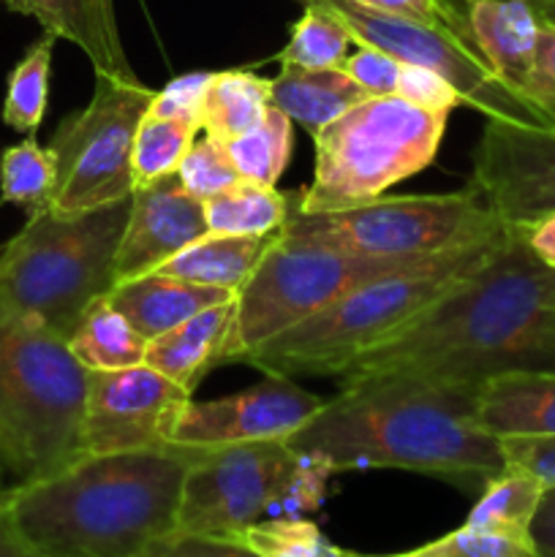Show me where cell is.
Wrapping results in <instances>:
<instances>
[{
    "label": "cell",
    "instance_id": "cell-1",
    "mask_svg": "<svg viewBox=\"0 0 555 557\" xmlns=\"http://www.w3.org/2000/svg\"><path fill=\"white\" fill-rule=\"evenodd\" d=\"M509 370H555V270L520 232L343 379L406 373L482 389Z\"/></svg>",
    "mask_w": 555,
    "mask_h": 557
},
{
    "label": "cell",
    "instance_id": "cell-2",
    "mask_svg": "<svg viewBox=\"0 0 555 557\" xmlns=\"http://www.w3.org/2000/svg\"><path fill=\"white\" fill-rule=\"evenodd\" d=\"M286 446L335 473L400 468L457 487H484L506 468L501 438L479 422V389L406 373L343 379Z\"/></svg>",
    "mask_w": 555,
    "mask_h": 557
},
{
    "label": "cell",
    "instance_id": "cell-3",
    "mask_svg": "<svg viewBox=\"0 0 555 557\" xmlns=\"http://www.w3.org/2000/svg\"><path fill=\"white\" fill-rule=\"evenodd\" d=\"M194 449L85 455L52 476L9 490L11 531L44 557H147L177 531Z\"/></svg>",
    "mask_w": 555,
    "mask_h": 557
},
{
    "label": "cell",
    "instance_id": "cell-4",
    "mask_svg": "<svg viewBox=\"0 0 555 557\" xmlns=\"http://www.w3.org/2000/svg\"><path fill=\"white\" fill-rule=\"evenodd\" d=\"M87 370L69 341L0 308V482L52 476L85 457Z\"/></svg>",
    "mask_w": 555,
    "mask_h": 557
},
{
    "label": "cell",
    "instance_id": "cell-5",
    "mask_svg": "<svg viewBox=\"0 0 555 557\" xmlns=\"http://www.w3.org/2000/svg\"><path fill=\"white\" fill-rule=\"evenodd\" d=\"M131 199L79 215L30 212L0 248V308L69 341L85 310L114 286V253Z\"/></svg>",
    "mask_w": 555,
    "mask_h": 557
},
{
    "label": "cell",
    "instance_id": "cell-6",
    "mask_svg": "<svg viewBox=\"0 0 555 557\" xmlns=\"http://www.w3.org/2000/svg\"><path fill=\"white\" fill-rule=\"evenodd\" d=\"M509 232L493 243L462 250L446 264L357 288L348 297L332 302L330 308L267 341L264 346L248 354L245 362L259 368L264 375H286V379L343 375L359 357L406 330L457 281L482 267L509 237Z\"/></svg>",
    "mask_w": 555,
    "mask_h": 557
},
{
    "label": "cell",
    "instance_id": "cell-7",
    "mask_svg": "<svg viewBox=\"0 0 555 557\" xmlns=\"http://www.w3.org/2000/svg\"><path fill=\"white\" fill-rule=\"evenodd\" d=\"M449 112L400 96L365 98L313 136V180L292 212H335L379 199L435 161Z\"/></svg>",
    "mask_w": 555,
    "mask_h": 557
},
{
    "label": "cell",
    "instance_id": "cell-8",
    "mask_svg": "<svg viewBox=\"0 0 555 557\" xmlns=\"http://www.w3.org/2000/svg\"><path fill=\"white\" fill-rule=\"evenodd\" d=\"M509 232L477 188L435 196H379L335 212H292L278 239L354 256L424 259L493 243Z\"/></svg>",
    "mask_w": 555,
    "mask_h": 557
},
{
    "label": "cell",
    "instance_id": "cell-9",
    "mask_svg": "<svg viewBox=\"0 0 555 557\" xmlns=\"http://www.w3.org/2000/svg\"><path fill=\"white\" fill-rule=\"evenodd\" d=\"M457 253L462 250L424 259H390L286 245L275 239L250 281L237 292V315L226 343V362H245V357L267 341L330 308L357 288L446 264Z\"/></svg>",
    "mask_w": 555,
    "mask_h": 557
},
{
    "label": "cell",
    "instance_id": "cell-10",
    "mask_svg": "<svg viewBox=\"0 0 555 557\" xmlns=\"http://www.w3.org/2000/svg\"><path fill=\"white\" fill-rule=\"evenodd\" d=\"M156 90L136 82L96 76V92L54 131V190L49 210L79 215L134 194V139Z\"/></svg>",
    "mask_w": 555,
    "mask_h": 557
},
{
    "label": "cell",
    "instance_id": "cell-11",
    "mask_svg": "<svg viewBox=\"0 0 555 557\" xmlns=\"http://www.w3.org/2000/svg\"><path fill=\"white\" fill-rule=\"evenodd\" d=\"M299 466L303 455L286 441L194 449L174 533L229 539L264 517H278Z\"/></svg>",
    "mask_w": 555,
    "mask_h": 557
},
{
    "label": "cell",
    "instance_id": "cell-12",
    "mask_svg": "<svg viewBox=\"0 0 555 557\" xmlns=\"http://www.w3.org/2000/svg\"><path fill=\"white\" fill-rule=\"evenodd\" d=\"M319 3L330 5L341 16L343 25L351 30L354 41L384 49L400 63L424 65V69L435 71L460 92L462 107L488 114V120L528 125L555 123L553 114L539 109L536 103L511 90L493 74L471 38L446 30V27L428 25V22L381 14V11L365 9L351 0H319Z\"/></svg>",
    "mask_w": 555,
    "mask_h": 557
},
{
    "label": "cell",
    "instance_id": "cell-13",
    "mask_svg": "<svg viewBox=\"0 0 555 557\" xmlns=\"http://www.w3.org/2000/svg\"><path fill=\"white\" fill-rule=\"evenodd\" d=\"M190 392L147 364L125 370H87L85 413H82V451L120 455V451L166 449L169 430Z\"/></svg>",
    "mask_w": 555,
    "mask_h": 557
},
{
    "label": "cell",
    "instance_id": "cell-14",
    "mask_svg": "<svg viewBox=\"0 0 555 557\" xmlns=\"http://www.w3.org/2000/svg\"><path fill=\"white\" fill-rule=\"evenodd\" d=\"M506 226L555 212V123L488 120L473 150V183Z\"/></svg>",
    "mask_w": 555,
    "mask_h": 557
},
{
    "label": "cell",
    "instance_id": "cell-15",
    "mask_svg": "<svg viewBox=\"0 0 555 557\" xmlns=\"http://www.w3.org/2000/svg\"><path fill=\"white\" fill-rule=\"evenodd\" d=\"M324 400L286 375H267L261 384L218 400L190 397L174 417L169 444L188 449H218V446L286 441L303 430Z\"/></svg>",
    "mask_w": 555,
    "mask_h": 557
},
{
    "label": "cell",
    "instance_id": "cell-16",
    "mask_svg": "<svg viewBox=\"0 0 555 557\" xmlns=\"http://www.w3.org/2000/svg\"><path fill=\"white\" fill-rule=\"evenodd\" d=\"M210 234L205 201L180 185L177 174L131 194L128 221L114 253V283L150 275L169 259Z\"/></svg>",
    "mask_w": 555,
    "mask_h": 557
},
{
    "label": "cell",
    "instance_id": "cell-17",
    "mask_svg": "<svg viewBox=\"0 0 555 557\" xmlns=\"http://www.w3.org/2000/svg\"><path fill=\"white\" fill-rule=\"evenodd\" d=\"M16 14L33 16L44 33L71 41L85 52L96 76L136 82L120 38L114 0H0Z\"/></svg>",
    "mask_w": 555,
    "mask_h": 557
},
{
    "label": "cell",
    "instance_id": "cell-18",
    "mask_svg": "<svg viewBox=\"0 0 555 557\" xmlns=\"http://www.w3.org/2000/svg\"><path fill=\"white\" fill-rule=\"evenodd\" d=\"M468 30L473 47L504 85L522 96V85L536 54L542 11L526 0H468Z\"/></svg>",
    "mask_w": 555,
    "mask_h": 557
},
{
    "label": "cell",
    "instance_id": "cell-19",
    "mask_svg": "<svg viewBox=\"0 0 555 557\" xmlns=\"http://www.w3.org/2000/svg\"><path fill=\"white\" fill-rule=\"evenodd\" d=\"M237 297L190 315L188 321L147 343L145 364L194 395L207 373L226 362Z\"/></svg>",
    "mask_w": 555,
    "mask_h": 557
},
{
    "label": "cell",
    "instance_id": "cell-20",
    "mask_svg": "<svg viewBox=\"0 0 555 557\" xmlns=\"http://www.w3.org/2000/svg\"><path fill=\"white\" fill-rule=\"evenodd\" d=\"M107 297L131 321V326L150 343L163 332L188 321L190 315L226 302L237 294L150 272V275L134 277V281L114 283Z\"/></svg>",
    "mask_w": 555,
    "mask_h": 557
},
{
    "label": "cell",
    "instance_id": "cell-21",
    "mask_svg": "<svg viewBox=\"0 0 555 557\" xmlns=\"http://www.w3.org/2000/svg\"><path fill=\"white\" fill-rule=\"evenodd\" d=\"M479 422L498 435H555V370H509L479 389Z\"/></svg>",
    "mask_w": 555,
    "mask_h": 557
},
{
    "label": "cell",
    "instance_id": "cell-22",
    "mask_svg": "<svg viewBox=\"0 0 555 557\" xmlns=\"http://www.w3.org/2000/svg\"><path fill=\"white\" fill-rule=\"evenodd\" d=\"M370 98L357 82L341 69H299L281 65V74L270 79V103L281 109L294 125L319 134L324 125L341 117L351 107Z\"/></svg>",
    "mask_w": 555,
    "mask_h": 557
},
{
    "label": "cell",
    "instance_id": "cell-23",
    "mask_svg": "<svg viewBox=\"0 0 555 557\" xmlns=\"http://www.w3.org/2000/svg\"><path fill=\"white\" fill-rule=\"evenodd\" d=\"M275 239L278 234H267V237L205 234L194 245L180 250L166 264L158 267L156 272L237 294L250 281V275L261 264V259H264V253L272 248Z\"/></svg>",
    "mask_w": 555,
    "mask_h": 557
},
{
    "label": "cell",
    "instance_id": "cell-24",
    "mask_svg": "<svg viewBox=\"0 0 555 557\" xmlns=\"http://www.w3.org/2000/svg\"><path fill=\"white\" fill-rule=\"evenodd\" d=\"M270 79L254 71H218L201 112V131L218 141H234L259 128L270 112Z\"/></svg>",
    "mask_w": 555,
    "mask_h": 557
},
{
    "label": "cell",
    "instance_id": "cell-25",
    "mask_svg": "<svg viewBox=\"0 0 555 557\" xmlns=\"http://www.w3.org/2000/svg\"><path fill=\"white\" fill-rule=\"evenodd\" d=\"M69 348L85 370H125L145 364L147 341L109 297H101L85 310Z\"/></svg>",
    "mask_w": 555,
    "mask_h": 557
},
{
    "label": "cell",
    "instance_id": "cell-26",
    "mask_svg": "<svg viewBox=\"0 0 555 557\" xmlns=\"http://www.w3.org/2000/svg\"><path fill=\"white\" fill-rule=\"evenodd\" d=\"M205 218L210 234L267 237L286 226L292 207L275 185L239 180L232 188L205 201Z\"/></svg>",
    "mask_w": 555,
    "mask_h": 557
},
{
    "label": "cell",
    "instance_id": "cell-27",
    "mask_svg": "<svg viewBox=\"0 0 555 557\" xmlns=\"http://www.w3.org/2000/svg\"><path fill=\"white\" fill-rule=\"evenodd\" d=\"M542 495L544 487L539 479L520 468L506 466L490 482H484L477 504L468 511L466 525L531 542V522L542 504Z\"/></svg>",
    "mask_w": 555,
    "mask_h": 557
},
{
    "label": "cell",
    "instance_id": "cell-28",
    "mask_svg": "<svg viewBox=\"0 0 555 557\" xmlns=\"http://www.w3.org/2000/svg\"><path fill=\"white\" fill-rule=\"evenodd\" d=\"M58 38L44 33L38 41L27 47L20 63L11 69L5 82L3 98V123L16 134L36 136L38 125L44 123L49 103V76H52V52Z\"/></svg>",
    "mask_w": 555,
    "mask_h": 557
},
{
    "label": "cell",
    "instance_id": "cell-29",
    "mask_svg": "<svg viewBox=\"0 0 555 557\" xmlns=\"http://www.w3.org/2000/svg\"><path fill=\"white\" fill-rule=\"evenodd\" d=\"M354 36L341 16L324 3H308L292 25L288 41L275 60L299 69H341L354 47Z\"/></svg>",
    "mask_w": 555,
    "mask_h": 557
},
{
    "label": "cell",
    "instance_id": "cell-30",
    "mask_svg": "<svg viewBox=\"0 0 555 557\" xmlns=\"http://www.w3.org/2000/svg\"><path fill=\"white\" fill-rule=\"evenodd\" d=\"M226 542L250 549L256 557H370L332 544L324 531L305 517H264L232 533Z\"/></svg>",
    "mask_w": 555,
    "mask_h": 557
},
{
    "label": "cell",
    "instance_id": "cell-31",
    "mask_svg": "<svg viewBox=\"0 0 555 557\" xmlns=\"http://www.w3.org/2000/svg\"><path fill=\"white\" fill-rule=\"evenodd\" d=\"M199 131L201 125L188 123V120L158 117V114L147 112L134 139V161H131L134 190L147 188L169 174H177L180 161L190 150Z\"/></svg>",
    "mask_w": 555,
    "mask_h": 557
},
{
    "label": "cell",
    "instance_id": "cell-32",
    "mask_svg": "<svg viewBox=\"0 0 555 557\" xmlns=\"http://www.w3.org/2000/svg\"><path fill=\"white\" fill-rule=\"evenodd\" d=\"M54 190V158L36 136H25L0 152V201L27 212L49 207Z\"/></svg>",
    "mask_w": 555,
    "mask_h": 557
},
{
    "label": "cell",
    "instance_id": "cell-33",
    "mask_svg": "<svg viewBox=\"0 0 555 557\" xmlns=\"http://www.w3.org/2000/svg\"><path fill=\"white\" fill-rule=\"evenodd\" d=\"M226 150L237 166L239 177L261 185H275L281 174L286 172L288 158H292L294 123L281 109L270 107L259 128L239 136V139L226 141Z\"/></svg>",
    "mask_w": 555,
    "mask_h": 557
},
{
    "label": "cell",
    "instance_id": "cell-34",
    "mask_svg": "<svg viewBox=\"0 0 555 557\" xmlns=\"http://www.w3.org/2000/svg\"><path fill=\"white\" fill-rule=\"evenodd\" d=\"M370 557H539L531 542L515 536H504L495 531H482L462 522L457 531L433 539L422 547L406 549L397 555H370Z\"/></svg>",
    "mask_w": 555,
    "mask_h": 557
},
{
    "label": "cell",
    "instance_id": "cell-35",
    "mask_svg": "<svg viewBox=\"0 0 555 557\" xmlns=\"http://www.w3.org/2000/svg\"><path fill=\"white\" fill-rule=\"evenodd\" d=\"M177 180L194 199L207 201L232 188L243 177H239L237 166L229 156L226 141H218L205 134V139L194 141L183 161H180Z\"/></svg>",
    "mask_w": 555,
    "mask_h": 557
},
{
    "label": "cell",
    "instance_id": "cell-36",
    "mask_svg": "<svg viewBox=\"0 0 555 557\" xmlns=\"http://www.w3.org/2000/svg\"><path fill=\"white\" fill-rule=\"evenodd\" d=\"M400 60L392 58L390 52L379 47H368V44H357L354 52L343 60L341 71L351 76L370 98L395 96L397 79H400Z\"/></svg>",
    "mask_w": 555,
    "mask_h": 557
},
{
    "label": "cell",
    "instance_id": "cell-37",
    "mask_svg": "<svg viewBox=\"0 0 555 557\" xmlns=\"http://www.w3.org/2000/svg\"><path fill=\"white\" fill-rule=\"evenodd\" d=\"M210 71H190V74L177 76L163 90H156V98H152L147 112L158 114V117L188 120V123L201 125V112H205V98L207 90H210Z\"/></svg>",
    "mask_w": 555,
    "mask_h": 557
},
{
    "label": "cell",
    "instance_id": "cell-38",
    "mask_svg": "<svg viewBox=\"0 0 555 557\" xmlns=\"http://www.w3.org/2000/svg\"><path fill=\"white\" fill-rule=\"evenodd\" d=\"M403 101L414 103V107L430 109V112H452V109L462 107V98L444 76L435 71L424 69V65H400V79H397V92Z\"/></svg>",
    "mask_w": 555,
    "mask_h": 557
},
{
    "label": "cell",
    "instance_id": "cell-39",
    "mask_svg": "<svg viewBox=\"0 0 555 557\" xmlns=\"http://www.w3.org/2000/svg\"><path fill=\"white\" fill-rule=\"evenodd\" d=\"M351 3L381 11V14H395L406 16V20L428 22V25L446 27V30H455L460 33V36L471 38L466 11H462L460 5L452 3V0H351Z\"/></svg>",
    "mask_w": 555,
    "mask_h": 557
},
{
    "label": "cell",
    "instance_id": "cell-40",
    "mask_svg": "<svg viewBox=\"0 0 555 557\" xmlns=\"http://www.w3.org/2000/svg\"><path fill=\"white\" fill-rule=\"evenodd\" d=\"M501 451L506 466L531 473L544 490L555 487V435H504Z\"/></svg>",
    "mask_w": 555,
    "mask_h": 557
},
{
    "label": "cell",
    "instance_id": "cell-41",
    "mask_svg": "<svg viewBox=\"0 0 555 557\" xmlns=\"http://www.w3.org/2000/svg\"><path fill=\"white\" fill-rule=\"evenodd\" d=\"M522 96L555 117V22L542 20L536 54L522 85Z\"/></svg>",
    "mask_w": 555,
    "mask_h": 557
},
{
    "label": "cell",
    "instance_id": "cell-42",
    "mask_svg": "<svg viewBox=\"0 0 555 557\" xmlns=\"http://www.w3.org/2000/svg\"><path fill=\"white\" fill-rule=\"evenodd\" d=\"M147 557H256L250 549L239 544L226 542V539L212 536H185V533H172L163 542L147 553Z\"/></svg>",
    "mask_w": 555,
    "mask_h": 557
},
{
    "label": "cell",
    "instance_id": "cell-43",
    "mask_svg": "<svg viewBox=\"0 0 555 557\" xmlns=\"http://www.w3.org/2000/svg\"><path fill=\"white\" fill-rule=\"evenodd\" d=\"M515 228L520 232L522 243L528 245V250H531L542 264H547L550 270H555V212L536 218V221L531 223H522V226H515Z\"/></svg>",
    "mask_w": 555,
    "mask_h": 557
},
{
    "label": "cell",
    "instance_id": "cell-44",
    "mask_svg": "<svg viewBox=\"0 0 555 557\" xmlns=\"http://www.w3.org/2000/svg\"><path fill=\"white\" fill-rule=\"evenodd\" d=\"M531 544L539 557H555V487L544 490L542 504L531 522Z\"/></svg>",
    "mask_w": 555,
    "mask_h": 557
},
{
    "label": "cell",
    "instance_id": "cell-45",
    "mask_svg": "<svg viewBox=\"0 0 555 557\" xmlns=\"http://www.w3.org/2000/svg\"><path fill=\"white\" fill-rule=\"evenodd\" d=\"M0 557H44L38 553H33L14 531H11L9 520L5 515H0Z\"/></svg>",
    "mask_w": 555,
    "mask_h": 557
},
{
    "label": "cell",
    "instance_id": "cell-46",
    "mask_svg": "<svg viewBox=\"0 0 555 557\" xmlns=\"http://www.w3.org/2000/svg\"><path fill=\"white\" fill-rule=\"evenodd\" d=\"M452 3L460 5V9L466 11V3H468V0H452ZM526 3H531L533 9H539V11H547L550 5H555V0H526Z\"/></svg>",
    "mask_w": 555,
    "mask_h": 557
},
{
    "label": "cell",
    "instance_id": "cell-47",
    "mask_svg": "<svg viewBox=\"0 0 555 557\" xmlns=\"http://www.w3.org/2000/svg\"><path fill=\"white\" fill-rule=\"evenodd\" d=\"M5 500H9V490L0 487V515H3V509H5Z\"/></svg>",
    "mask_w": 555,
    "mask_h": 557
},
{
    "label": "cell",
    "instance_id": "cell-48",
    "mask_svg": "<svg viewBox=\"0 0 555 557\" xmlns=\"http://www.w3.org/2000/svg\"><path fill=\"white\" fill-rule=\"evenodd\" d=\"M542 16H544V20L555 22V5H550V9H547V11H542Z\"/></svg>",
    "mask_w": 555,
    "mask_h": 557
},
{
    "label": "cell",
    "instance_id": "cell-49",
    "mask_svg": "<svg viewBox=\"0 0 555 557\" xmlns=\"http://www.w3.org/2000/svg\"><path fill=\"white\" fill-rule=\"evenodd\" d=\"M299 3H305V5H308V3H319V0H299Z\"/></svg>",
    "mask_w": 555,
    "mask_h": 557
}]
</instances>
